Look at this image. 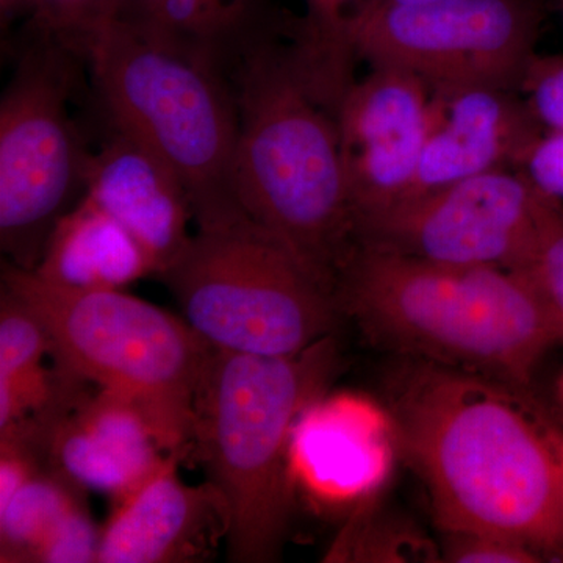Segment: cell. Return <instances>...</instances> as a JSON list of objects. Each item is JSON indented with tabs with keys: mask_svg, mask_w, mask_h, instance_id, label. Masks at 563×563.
I'll return each instance as SVG.
<instances>
[{
	"mask_svg": "<svg viewBox=\"0 0 563 563\" xmlns=\"http://www.w3.org/2000/svg\"><path fill=\"white\" fill-rule=\"evenodd\" d=\"M387 415L443 532L563 558V422L526 387L412 358L390 384Z\"/></svg>",
	"mask_w": 563,
	"mask_h": 563,
	"instance_id": "1",
	"label": "cell"
},
{
	"mask_svg": "<svg viewBox=\"0 0 563 563\" xmlns=\"http://www.w3.org/2000/svg\"><path fill=\"white\" fill-rule=\"evenodd\" d=\"M231 66L236 201L333 292L355 243L336 110L303 76L290 46L274 43L266 31Z\"/></svg>",
	"mask_w": 563,
	"mask_h": 563,
	"instance_id": "2",
	"label": "cell"
},
{
	"mask_svg": "<svg viewBox=\"0 0 563 563\" xmlns=\"http://www.w3.org/2000/svg\"><path fill=\"white\" fill-rule=\"evenodd\" d=\"M333 295L374 342L520 387L559 343L542 303L509 269L446 265L355 242Z\"/></svg>",
	"mask_w": 563,
	"mask_h": 563,
	"instance_id": "3",
	"label": "cell"
},
{
	"mask_svg": "<svg viewBox=\"0 0 563 563\" xmlns=\"http://www.w3.org/2000/svg\"><path fill=\"white\" fill-rule=\"evenodd\" d=\"M333 335L288 357L213 350L195 398L191 448L228 512L233 563L280 559L291 525L296 424L336 369Z\"/></svg>",
	"mask_w": 563,
	"mask_h": 563,
	"instance_id": "4",
	"label": "cell"
},
{
	"mask_svg": "<svg viewBox=\"0 0 563 563\" xmlns=\"http://www.w3.org/2000/svg\"><path fill=\"white\" fill-rule=\"evenodd\" d=\"M85 62L111 124L179 177L196 228L247 218L233 190L239 110L222 66L117 20Z\"/></svg>",
	"mask_w": 563,
	"mask_h": 563,
	"instance_id": "5",
	"label": "cell"
},
{
	"mask_svg": "<svg viewBox=\"0 0 563 563\" xmlns=\"http://www.w3.org/2000/svg\"><path fill=\"white\" fill-rule=\"evenodd\" d=\"M2 287L44 322L55 365L139 407L166 453L190 450L211 347L184 318L122 290L57 287L10 262Z\"/></svg>",
	"mask_w": 563,
	"mask_h": 563,
	"instance_id": "6",
	"label": "cell"
},
{
	"mask_svg": "<svg viewBox=\"0 0 563 563\" xmlns=\"http://www.w3.org/2000/svg\"><path fill=\"white\" fill-rule=\"evenodd\" d=\"M161 277L213 350L288 357L333 335L339 320L333 292L250 218L196 229Z\"/></svg>",
	"mask_w": 563,
	"mask_h": 563,
	"instance_id": "7",
	"label": "cell"
},
{
	"mask_svg": "<svg viewBox=\"0 0 563 563\" xmlns=\"http://www.w3.org/2000/svg\"><path fill=\"white\" fill-rule=\"evenodd\" d=\"M35 36L0 101V244L10 263L29 272L84 196L91 158L69 113L80 58Z\"/></svg>",
	"mask_w": 563,
	"mask_h": 563,
	"instance_id": "8",
	"label": "cell"
},
{
	"mask_svg": "<svg viewBox=\"0 0 563 563\" xmlns=\"http://www.w3.org/2000/svg\"><path fill=\"white\" fill-rule=\"evenodd\" d=\"M540 0L380 3L355 40L358 58L396 66L431 85L518 90L542 24Z\"/></svg>",
	"mask_w": 563,
	"mask_h": 563,
	"instance_id": "9",
	"label": "cell"
},
{
	"mask_svg": "<svg viewBox=\"0 0 563 563\" xmlns=\"http://www.w3.org/2000/svg\"><path fill=\"white\" fill-rule=\"evenodd\" d=\"M553 203L517 168L496 169L398 203L362 225L355 242L446 265L515 272Z\"/></svg>",
	"mask_w": 563,
	"mask_h": 563,
	"instance_id": "10",
	"label": "cell"
},
{
	"mask_svg": "<svg viewBox=\"0 0 563 563\" xmlns=\"http://www.w3.org/2000/svg\"><path fill=\"white\" fill-rule=\"evenodd\" d=\"M372 66L336 107L355 235L409 195L431 121L429 81L396 66Z\"/></svg>",
	"mask_w": 563,
	"mask_h": 563,
	"instance_id": "11",
	"label": "cell"
},
{
	"mask_svg": "<svg viewBox=\"0 0 563 563\" xmlns=\"http://www.w3.org/2000/svg\"><path fill=\"white\" fill-rule=\"evenodd\" d=\"M542 131L514 88L432 85L428 136L404 201L481 174L517 168Z\"/></svg>",
	"mask_w": 563,
	"mask_h": 563,
	"instance_id": "12",
	"label": "cell"
},
{
	"mask_svg": "<svg viewBox=\"0 0 563 563\" xmlns=\"http://www.w3.org/2000/svg\"><path fill=\"white\" fill-rule=\"evenodd\" d=\"M179 455L165 461L114 503L103 525L98 563L209 561L228 536L224 501L206 481L184 483Z\"/></svg>",
	"mask_w": 563,
	"mask_h": 563,
	"instance_id": "13",
	"label": "cell"
},
{
	"mask_svg": "<svg viewBox=\"0 0 563 563\" xmlns=\"http://www.w3.org/2000/svg\"><path fill=\"white\" fill-rule=\"evenodd\" d=\"M111 128L101 150L91 154L84 195L132 233L162 276L190 243V198L154 151Z\"/></svg>",
	"mask_w": 563,
	"mask_h": 563,
	"instance_id": "14",
	"label": "cell"
},
{
	"mask_svg": "<svg viewBox=\"0 0 563 563\" xmlns=\"http://www.w3.org/2000/svg\"><path fill=\"white\" fill-rule=\"evenodd\" d=\"M47 463L84 490L113 501L135 488L163 461L157 433L139 407L98 388L55 422L47 437Z\"/></svg>",
	"mask_w": 563,
	"mask_h": 563,
	"instance_id": "15",
	"label": "cell"
},
{
	"mask_svg": "<svg viewBox=\"0 0 563 563\" xmlns=\"http://www.w3.org/2000/svg\"><path fill=\"white\" fill-rule=\"evenodd\" d=\"M41 279L70 290H122L155 274L131 232L87 195L63 214L38 266Z\"/></svg>",
	"mask_w": 563,
	"mask_h": 563,
	"instance_id": "16",
	"label": "cell"
},
{
	"mask_svg": "<svg viewBox=\"0 0 563 563\" xmlns=\"http://www.w3.org/2000/svg\"><path fill=\"white\" fill-rule=\"evenodd\" d=\"M263 0H118L114 20L225 68L263 29Z\"/></svg>",
	"mask_w": 563,
	"mask_h": 563,
	"instance_id": "17",
	"label": "cell"
},
{
	"mask_svg": "<svg viewBox=\"0 0 563 563\" xmlns=\"http://www.w3.org/2000/svg\"><path fill=\"white\" fill-rule=\"evenodd\" d=\"M290 49L303 76L336 110L354 84L355 40L380 0H302Z\"/></svg>",
	"mask_w": 563,
	"mask_h": 563,
	"instance_id": "18",
	"label": "cell"
},
{
	"mask_svg": "<svg viewBox=\"0 0 563 563\" xmlns=\"http://www.w3.org/2000/svg\"><path fill=\"white\" fill-rule=\"evenodd\" d=\"M84 488L52 466H41L0 506V562L35 561L55 525L77 504Z\"/></svg>",
	"mask_w": 563,
	"mask_h": 563,
	"instance_id": "19",
	"label": "cell"
},
{
	"mask_svg": "<svg viewBox=\"0 0 563 563\" xmlns=\"http://www.w3.org/2000/svg\"><path fill=\"white\" fill-rule=\"evenodd\" d=\"M118 0H35V35L85 62L92 40L117 16Z\"/></svg>",
	"mask_w": 563,
	"mask_h": 563,
	"instance_id": "20",
	"label": "cell"
},
{
	"mask_svg": "<svg viewBox=\"0 0 563 563\" xmlns=\"http://www.w3.org/2000/svg\"><path fill=\"white\" fill-rule=\"evenodd\" d=\"M526 284L542 303L559 343H563V207L553 203L531 254L520 268Z\"/></svg>",
	"mask_w": 563,
	"mask_h": 563,
	"instance_id": "21",
	"label": "cell"
},
{
	"mask_svg": "<svg viewBox=\"0 0 563 563\" xmlns=\"http://www.w3.org/2000/svg\"><path fill=\"white\" fill-rule=\"evenodd\" d=\"M52 342L46 325L22 299L2 287L0 298V376H21L43 368Z\"/></svg>",
	"mask_w": 563,
	"mask_h": 563,
	"instance_id": "22",
	"label": "cell"
},
{
	"mask_svg": "<svg viewBox=\"0 0 563 563\" xmlns=\"http://www.w3.org/2000/svg\"><path fill=\"white\" fill-rule=\"evenodd\" d=\"M518 91L543 131L563 132V55L536 52Z\"/></svg>",
	"mask_w": 563,
	"mask_h": 563,
	"instance_id": "23",
	"label": "cell"
},
{
	"mask_svg": "<svg viewBox=\"0 0 563 563\" xmlns=\"http://www.w3.org/2000/svg\"><path fill=\"white\" fill-rule=\"evenodd\" d=\"M101 539L102 528L96 526L87 504H77L44 539L33 562L98 563Z\"/></svg>",
	"mask_w": 563,
	"mask_h": 563,
	"instance_id": "24",
	"label": "cell"
},
{
	"mask_svg": "<svg viewBox=\"0 0 563 563\" xmlns=\"http://www.w3.org/2000/svg\"><path fill=\"white\" fill-rule=\"evenodd\" d=\"M347 544H336L333 555H347L352 561H372V562H406L410 554H407L406 548H422V542L413 533L399 528L396 525L368 523L363 525L361 529H354V532L347 533Z\"/></svg>",
	"mask_w": 563,
	"mask_h": 563,
	"instance_id": "25",
	"label": "cell"
},
{
	"mask_svg": "<svg viewBox=\"0 0 563 563\" xmlns=\"http://www.w3.org/2000/svg\"><path fill=\"white\" fill-rule=\"evenodd\" d=\"M443 561L453 563H532L543 558L507 537L493 533L448 532Z\"/></svg>",
	"mask_w": 563,
	"mask_h": 563,
	"instance_id": "26",
	"label": "cell"
},
{
	"mask_svg": "<svg viewBox=\"0 0 563 563\" xmlns=\"http://www.w3.org/2000/svg\"><path fill=\"white\" fill-rule=\"evenodd\" d=\"M517 169L540 195L563 207V132H540L526 147Z\"/></svg>",
	"mask_w": 563,
	"mask_h": 563,
	"instance_id": "27",
	"label": "cell"
},
{
	"mask_svg": "<svg viewBox=\"0 0 563 563\" xmlns=\"http://www.w3.org/2000/svg\"><path fill=\"white\" fill-rule=\"evenodd\" d=\"M35 14V0H0V20L2 27H9L18 18H33Z\"/></svg>",
	"mask_w": 563,
	"mask_h": 563,
	"instance_id": "28",
	"label": "cell"
},
{
	"mask_svg": "<svg viewBox=\"0 0 563 563\" xmlns=\"http://www.w3.org/2000/svg\"><path fill=\"white\" fill-rule=\"evenodd\" d=\"M555 417L563 422V369L554 387Z\"/></svg>",
	"mask_w": 563,
	"mask_h": 563,
	"instance_id": "29",
	"label": "cell"
},
{
	"mask_svg": "<svg viewBox=\"0 0 563 563\" xmlns=\"http://www.w3.org/2000/svg\"><path fill=\"white\" fill-rule=\"evenodd\" d=\"M412 2H424V0H380V3H412ZM379 3V5H380Z\"/></svg>",
	"mask_w": 563,
	"mask_h": 563,
	"instance_id": "30",
	"label": "cell"
},
{
	"mask_svg": "<svg viewBox=\"0 0 563 563\" xmlns=\"http://www.w3.org/2000/svg\"><path fill=\"white\" fill-rule=\"evenodd\" d=\"M555 7H558L559 13L562 14L563 20V0H554Z\"/></svg>",
	"mask_w": 563,
	"mask_h": 563,
	"instance_id": "31",
	"label": "cell"
}]
</instances>
